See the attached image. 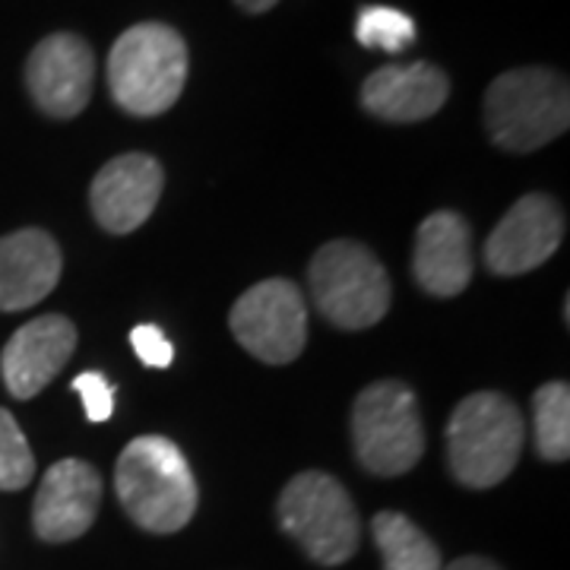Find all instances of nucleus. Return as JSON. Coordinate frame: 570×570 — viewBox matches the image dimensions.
Segmentation results:
<instances>
[{
	"mask_svg": "<svg viewBox=\"0 0 570 570\" xmlns=\"http://www.w3.org/2000/svg\"><path fill=\"white\" fill-rule=\"evenodd\" d=\"M61 247L41 228H20L0 238V311L39 305L61 279Z\"/></svg>",
	"mask_w": 570,
	"mask_h": 570,
	"instance_id": "nucleus-16",
	"label": "nucleus"
},
{
	"mask_svg": "<svg viewBox=\"0 0 570 570\" xmlns=\"http://www.w3.org/2000/svg\"><path fill=\"white\" fill-rule=\"evenodd\" d=\"M441 570H501L491 558H479V554H466V558H460V561H453L448 568Z\"/></svg>",
	"mask_w": 570,
	"mask_h": 570,
	"instance_id": "nucleus-23",
	"label": "nucleus"
},
{
	"mask_svg": "<svg viewBox=\"0 0 570 570\" xmlns=\"http://www.w3.org/2000/svg\"><path fill=\"white\" fill-rule=\"evenodd\" d=\"M242 10H247V13H266V10H273L279 0H235Z\"/></svg>",
	"mask_w": 570,
	"mask_h": 570,
	"instance_id": "nucleus-24",
	"label": "nucleus"
},
{
	"mask_svg": "<svg viewBox=\"0 0 570 570\" xmlns=\"http://www.w3.org/2000/svg\"><path fill=\"white\" fill-rule=\"evenodd\" d=\"M412 269L428 295L453 298L466 288L475 269V254L469 223L460 213L441 209L419 225Z\"/></svg>",
	"mask_w": 570,
	"mask_h": 570,
	"instance_id": "nucleus-15",
	"label": "nucleus"
},
{
	"mask_svg": "<svg viewBox=\"0 0 570 570\" xmlns=\"http://www.w3.org/2000/svg\"><path fill=\"white\" fill-rule=\"evenodd\" d=\"M73 390L80 393L89 422L102 425V422L111 419V412H115V387L105 381L99 371H82L80 377L73 381Z\"/></svg>",
	"mask_w": 570,
	"mask_h": 570,
	"instance_id": "nucleus-21",
	"label": "nucleus"
},
{
	"mask_svg": "<svg viewBox=\"0 0 570 570\" xmlns=\"http://www.w3.org/2000/svg\"><path fill=\"white\" fill-rule=\"evenodd\" d=\"M311 295L326 321L340 330H367L390 311V276L358 242H330L311 261Z\"/></svg>",
	"mask_w": 570,
	"mask_h": 570,
	"instance_id": "nucleus-7",
	"label": "nucleus"
},
{
	"mask_svg": "<svg viewBox=\"0 0 570 570\" xmlns=\"http://www.w3.org/2000/svg\"><path fill=\"white\" fill-rule=\"evenodd\" d=\"M163 165L146 153H124L99 168L89 187L92 216L111 235L137 232L163 197Z\"/></svg>",
	"mask_w": 570,
	"mask_h": 570,
	"instance_id": "nucleus-11",
	"label": "nucleus"
},
{
	"mask_svg": "<svg viewBox=\"0 0 570 570\" xmlns=\"http://www.w3.org/2000/svg\"><path fill=\"white\" fill-rule=\"evenodd\" d=\"M384 570H441V551L406 513L381 510L371 523Z\"/></svg>",
	"mask_w": 570,
	"mask_h": 570,
	"instance_id": "nucleus-17",
	"label": "nucleus"
},
{
	"mask_svg": "<svg viewBox=\"0 0 570 570\" xmlns=\"http://www.w3.org/2000/svg\"><path fill=\"white\" fill-rule=\"evenodd\" d=\"M102 504V479L86 460H61L45 472L36 504L32 527L45 542H73L96 523Z\"/></svg>",
	"mask_w": 570,
	"mask_h": 570,
	"instance_id": "nucleus-12",
	"label": "nucleus"
},
{
	"mask_svg": "<svg viewBox=\"0 0 570 570\" xmlns=\"http://www.w3.org/2000/svg\"><path fill=\"white\" fill-rule=\"evenodd\" d=\"M115 489L127 517L156 535L184 530L200 501L184 453L163 434H142L124 448L115 466Z\"/></svg>",
	"mask_w": 570,
	"mask_h": 570,
	"instance_id": "nucleus-1",
	"label": "nucleus"
},
{
	"mask_svg": "<svg viewBox=\"0 0 570 570\" xmlns=\"http://www.w3.org/2000/svg\"><path fill=\"white\" fill-rule=\"evenodd\" d=\"M187 45L165 22H137L108 55V89L127 115L156 118L181 99Z\"/></svg>",
	"mask_w": 570,
	"mask_h": 570,
	"instance_id": "nucleus-3",
	"label": "nucleus"
},
{
	"mask_svg": "<svg viewBox=\"0 0 570 570\" xmlns=\"http://www.w3.org/2000/svg\"><path fill=\"white\" fill-rule=\"evenodd\" d=\"M532 431L542 460L564 463L570 453V390L564 381H549L532 396Z\"/></svg>",
	"mask_w": 570,
	"mask_h": 570,
	"instance_id": "nucleus-18",
	"label": "nucleus"
},
{
	"mask_svg": "<svg viewBox=\"0 0 570 570\" xmlns=\"http://www.w3.org/2000/svg\"><path fill=\"white\" fill-rule=\"evenodd\" d=\"M96 55L73 32L41 39L26 61V89L48 118H77L92 99Z\"/></svg>",
	"mask_w": 570,
	"mask_h": 570,
	"instance_id": "nucleus-9",
	"label": "nucleus"
},
{
	"mask_svg": "<svg viewBox=\"0 0 570 570\" xmlns=\"http://www.w3.org/2000/svg\"><path fill=\"white\" fill-rule=\"evenodd\" d=\"M77 348V326L63 314H41L20 326L0 355V374L10 396L32 400L48 387Z\"/></svg>",
	"mask_w": 570,
	"mask_h": 570,
	"instance_id": "nucleus-13",
	"label": "nucleus"
},
{
	"mask_svg": "<svg viewBox=\"0 0 570 570\" xmlns=\"http://www.w3.org/2000/svg\"><path fill=\"white\" fill-rule=\"evenodd\" d=\"M32 475H36L32 448L17 419L7 409H0V491L26 489Z\"/></svg>",
	"mask_w": 570,
	"mask_h": 570,
	"instance_id": "nucleus-20",
	"label": "nucleus"
},
{
	"mask_svg": "<svg viewBox=\"0 0 570 570\" xmlns=\"http://www.w3.org/2000/svg\"><path fill=\"white\" fill-rule=\"evenodd\" d=\"M279 527H283L311 561L340 568L358 549V510L348 491L326 472H302L279 494Z\"/></svg>",
	"mask_w": 570,
	"mask_h": 570,
	"instance_id": "nucleus-6",
	"label": "nucleus"
},
{
	"mask_svg": "<svg viewBox=\"0 0 570 570\" xmlns=\"http://www.w3.org/2000/svg\"><path fill=\"white\" fill-rule=\"evenodd\" d=\"M355 39L371 51L400 55L415 41V22L403 10H393V7H381V3L362 7L358 20H355Z\"/></svg>",
	"mask_w": 570,
	"mask_h": 570,
	"instance_id": "nucleus-19",
	"label": "nucleus"
},
{
	"mask_svg": "<svg viewBox=\"0 0 570 570\" xmlns=\"http://www.w3.org/2000/svg\"><path fill=\"white\" fill-rule=\"evenodd\" d=\"M352 448L374 475H406L425 453V425L415 393L403 381H377L355 396Z\"/></svg>",
	"mask_w": 570,
	"mask_h": 570,
	"instance_id": "nucleus-5",
	"label": "nucleus"
},
{
	"mask_svg": "<svg viewBox=\"0 0 570 570\" xmlns=\"http://www.w3.org/2000/svg\"><path fill=\"white\" fill-rule=\"evenodd\" d=\"M570 124L568 80L549 67H520L491 82L485 92V127L494 146L532 153L558 140Z\"/></svg>",
	"mask_w": 570,
	"mask_h": 570,
	"instance_id": "nucleus-4",
	"label": "nucleus"
},
{
	"mask_svg": "<svg viewBox=\"0 0 570 570\" xmlns=\"http://www.w3.org/2000/svg\"><path fill=\"white\" fill-rule=\"evenodd\" d=\"M130 346H134V352L140 355L142 365H149V367H168L171 365V358H175V348H171V343L165 340L163 330L153 324L134 326V333H130Z\"/></svg>",
	"mask_w": 570,
	"mask_h": 570,
	"instance_id": "nucleus-22",
	"label": "nucleus"
},
{
	"mask_svg": "<svg viewBox=\"0 0 570 570\" xmlns=\"http://www.w3.org/2000/svg\"><path fill=\"white\" fill-rule=\"evenodd\" d=\"M527 441L523 412L504 393L482 390L453 409L448 422V463L466 489H494L508 479Z\"/></svg>",
	"mask_w": 570,
	"mask_h": 570,
	"instance_id": "nucleus-2",
	"label": "nucleus"
},
{
	"mask_svg": "<svg viewBox=\"0 0 570 570\" xmlns=\"http://www.w3.org/2000/svg\"><path fill=\"white\" fill-rule=\"evenodd\" d=\"M448 96V73L428 61L387 63L362 86V105L374 118L393 124L425 121L444 108Z\"/></svg>",
	"mask_w": 570,
	"mask_h": 570,
	"instance_id": "nucleus-14",
	"label": "nucleus"
},
{
	"mask_svg": "<svg viewBox=\"0 0 570 570\" xmlns=\"http://www.w3.org/2000/svg\"><path fill=\"white\" fill-rule=\"evenodd\" d=\"M564 242V213L549 194H527L510 206L485 242V266L494 276H523L542 266Z\"/></svg>",
	"mask_w": 570,
	"mask_h": 570,
	"instance_id": "nucleus-10",
	"label": "nucleus"
},
{
	"mask_svg": "<svg viewBox=\"0 0 570 570\" xmlns=\"http://www.w3.org/2000/svg\"><path fill=\"white\" fill-rule=\"evenodd\" d=\"M228 326L254 358L288 365L307 343L305 295L292 279H264L235 302Z\"/></svg>",
	"mask_w": 570,
	"mask_h": 570,
	"instance_id": "nucleus-8",
	"label": "nucleus"
}]
</instances>
